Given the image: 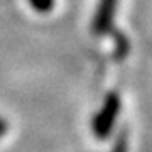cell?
<instances>
[{
    "label": "cell",
    "instance_id": "obj_2",
    "mask_svg": "<svg viewBox=\"0 0 152 152\" xmlns=\"http://www.w3.org/2000/svg\"><path fill=\"white\" fill-rule=\"evenodd\" d=\"M118 0H100L93 19V32L95 34H107L113 27V17Z\"/></svg>",
    "mask_w": 152,
    "mask_h": 152
},
{
    "label": "cell",
    "instance_id": "obj_1",
    "mask_svg": "<svg viewBox=\"0 0 152 152\" xmlns=\"http://www.w3.org/2000/svg\"><path fill=\"white\" fill-rule=\"evenodd\" d=\"M118 113H120V96L117 93H110L108 96L105 98L100 112L93 117L91 122L93 134L98 139H107L110 135L112 129H113Z\"/></svg>",
    "mask_w": 152,
    "mask_h": 152
},
{
    "label": "cell",
    "instance_id": "obj_3",
    "mask_svg": "<svg viewBox=\"0 0 152 152\" xmlns=\"http://www.w3.org/2000/svg\"><path fill=\"white\" fill-rule=\"evenodd\" d=\"M29 4L34 10L44 14V12H49L54 7V0H29Z\"/></svg>",
    "mask_w": 152,
    "mask_h": 152
},
{
    "label": "cell",
    "instance_id": "obj_4",
    "mask_svg": "<svg viewBox=\"0 0 152 152\" xmlns=\"http://www.w3.org/2000/svg\"><path fill=\"white\" fill-rule=\"evenodd\" d=\"M9 130V124H7L5 118H0V137L5 135V132Z\"/></svg>",
    "mask_w": 152,
    "mask_h": 152
}]
</instances>
